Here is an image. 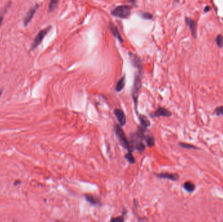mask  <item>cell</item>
<instances>
[{
    "label": "cell",
    "mask_w": 223,
    "mask_h": 222,
    "mask_svg": "<svg viewBox=\"0 0 223 222\" xmlns=\"http://www.w3.org/2000/svg\"><path fill=\"white\" fill-rule=\"evenodd\" d=\"M142 72L138 71L134 80V83L132 89V97L134 103L136 111L137 112V105L139 101V96L140 89L142 87Z\"/></svg>",
    "instance_id": "obj_1"
},
{
    "label": "cell",
    "mask_w": 223,
    "mask_h": 222,
    "mask_svg": "<svg viewBox=\"0 0 223 222\" xmlns=\"http://www.w3.org/2000/svg\"><path fill=\"white\" fill-rule=\"evenodd\" d=\"M131 13V7L126 5H119L111 11V15L114 16L126 19L129 17Z\"/></svg>",
    "instance_id": "obj_2"
},
{
    "label": "cell",
    "mask_w": 223,
    "mask_h": 222,
    "mask_svg": "<svg viewBox=\"0 0 223 222\" xmlns=\"http://www.w3.org/2000/svg\"><path fill=\"white\" fill-rule=\"evenodd\" d=\"M114 130H115V133L118 138V139H119V141L121 144V145L127 150L128 153H132V151H131V149H130V143L128 141L127 136H126L125 134L121 127L119 125H115Z\"/></svg>",
    "instance_id": "obj_3"
},
{
    "label": "cell",
    "mask_w": 223,
    "mask_h": 222,
    "mask_svg": "<svg viewBox=\"0 0 223 222\" xmlns=\"http://www.w3.org/2000/svg\"><path fill=\"white\" fill-rule=\"evenodd\" d=\"M129 143L131 151L136 150L139 152H143L146 149L145 145L143 143L142 140L135 133L131 134Z\"/></svg>",
    "instance_id": "obj_4"
},
{
    "label": "cell",
    "mask_w": 223,
    "mask_h": 222,
    "mask_svg": "<svg viewBox=\"0 0 223 222\" xmlns=\"http://www.w3.org/2000/svg\"><path fill=\"white\" fill-rule=\"evenodd\" d=\"M51 29H52V26L49 25L47 28H46L39 32V33L35 37L34 42H33L31 46V50H34V49H35L42 42L44 37L48 33Z\"/></svg>",
    "instance_id": "obj_5"
},
{
    "label": "cell",
    "mask_w": 223,
    "mask_h": 222,
    "mask_svg": "<svg viewBox=\"0 0 223 222\" xmlns=\"http://www.w3.org/2000/svg\"><path fill=\"white\" fill-rule=\"evenodd\" d=\"M129 55L131 64H132L133 66L138 69V71L142 72L143 65H142V61L141 60V58L136 54L132 53V52H129Z\"/></svg>",
    "instance_id": "obj_6"
},
{
    "label": "cell",
    "mask_w": 223,
    "mask_h": 222,
    "mask_svg": "<svg viewBox=\"0 0 223 222\" xmlns=\"http://www.w3.org/2000/svg\"><path fill=\"white\" fill-rule=\"evenodd\" d=\"M39 7V4H36L34 7H32L29 11L27 13V15H26L24 20V26H27L28 25V24L31 21L32 18H34L35 12L37 11V10L38 9Z\"/></svg>",
    "instance_id": "obj_7"
},
{
    "label": "cell",
    "mask_w": 223,
    "mask_h": 222,
    "mask_svg": "<svg viewBox=\"0 0 223 222\" xmlns=\"http://www.w3.org/2000/svg\"><path fill=\"white\" fill-rule=\"evenodd\" d=\"M114 114L116 115L121 127L125 126L126 125V122H127L126 115L121 109H115Z\"/></svg>",
    "instance_id": "obj_8"
},
{
    "label": "cell",
    "mask_w": 223,
    "mask_h": 222,
    "mask_svg": "<svg viewBox=\"0 0 223 222\" xmlns=\"http://www.w3.org/2000/svg\"><path fill=\"white\" fill-rule=\"evenodd\" d=\"M172 113L168 110L166 108L164 107H159L154 112L152 115L153 117H169L172 116Z\"/></svg>",
    "instance_id": "obj_9"
},
{
    "label": "cell",
    "mask_w": 223,
    "mask_h": 222,
    "mask_svg": "<svg viewBox=\"0 0 223 222\" xmlns=\"http://www.w3.org/2000/svg\"><path fill=\"white\" fill-rule=\"evenodd\" d=\"M185 23L188 25L191 31L192 36L194 38L196 37V23L193 19L190 17L185 18Z\"/></svg>",
    "instance_id": "obj_10"
},
{
    "label": "cell",
    "mask_w": 223,
    "mask_h": 222,
    "mask_svg": "<svg viewBox=\"0 0 223 222\" xmlns=\"http://www.w3.org/2000/svg\"><path fill=\"white\" fill-rule=\"evenodd\" d=\"M157 177L161 179H166L170 180L176 181L179 179V176L178 174L169 173H162L157 175Z\"/></svg>",
    "instance_id": "obj_11"
},
{
    "label": "cell",
    "mask_w": 223,
    "mask_h": 222,
    "mask_svg": "<svg viewBox=\"0 0 223 222\" xmlns=\"http://www.w3.org/2000/svg\"><path fill=\"white\" fill-rule=\"evenodd\" d=\"M110 29L111 33L116 38H117L121 43H123V40L122 38V37L121 36V35L120 33V31H119V30H118L117 28L113 23L110 22Z\"/></svg>",
    "instance_id": "obj_12"
},
{
    "label": "cell",
    "mask_w": 223,
    "mask_h": 222,
    "mask_svg": "<svg viewBox=\"0 0 223 222\" xmlns=\"http://www.w3.org/2000/svg\"><path fill=\"white\" fill-rule=\"evenodd\" d=\"M138 117H139V121L140 122V126L144 127V128H148L151 125V122L148 119V117L142 115V114H138Z\"/></svg>",
    "instance_id": "obj_13"
},
{
    "label": "cell",
    "mask_w": 223,
    "mask_h": 222,
    "mask_svg": "<svg viewBox=\"0 0 223 222\" xmlns=\"http://www.w3.org/2000/svg\"><path fill=\"white\" fill-rule=\"evenodd\" d=\"M85 198L86 199L87 201L89 202V203H91V205H99V199L97 198L96 197L93 196L92 195H88L86 194L85 195Z\"/></svg>",
    "instance_id": "obj_14"
},
{
    "label": "cell",
    "mask_w": 223,
    "mask_h": 222,
    "mask_svg": "<svg viewBox=\"0 0 223 222\" xmlns=\"http://www.w3.org/2000/svg\"><path fill=\"white\" fill-rule=\"evenodd\" d=\"M125 85V77L123 76L121 79L117 82L116 86V91L117 92H120V91L123 89Z\"/></svg>",
    "instance_id": "obj_15"
},
{
    "label": "cell",
    "mask_w": 223,
    "mask_h": 222,
    "mask_svg": "<svg viewBox=\"0 0 223 222\" xmlns=\"http://www.w3.org/2000/svg\"><path fill=\"white\" fill-rule=\"evenodd\" d=\"M183 188L188 192H193L195 190V185L191 181L185 182L183 184Z\"/></svg>",
    "instance_id": "obj_16"
},
{
    "label": "cell",
    "mask_w": 223,
    "mask_h": 222,
    "mask_svg": "<svg viewBox=\"0 0 223 222\" xmlns=\"http://www.w3.org/2000/svg\"><path fill=\"white\" fill-rule=\"evenodd\" d=\"M144 140L146 141V144L149 147H152L155 145V138L152 135H146Z\"/></svg>",
    "instance_id": "obj_17"
},
{
    "label": "cell",
    "mask_w": 223,
    "mask_h": 222,
    "mask_svg": "<svg viewBox=\"0 0 223 222\" xmlns=\"http://www.w3.org/2000/svg\"><path fill=\"white\" fill-rule=\"evenodd\" d=\"M58 3L59 1H56V0H52V1H51L48 5V12H51L52 11H54L56 9H57Z\"/></svg>",
    "instance_id": "obj_18"
},
{
    "label": "cell",
    "mask_w": 223,
    "mask_h": 222,
    "mask_svg": "<svg viewBox=\"0 0 223 222\" xmlns=\"http://www.w3.org/2000/svg\"><path fill=\"white\" fill-rule=\"evenodd\" d=\"M179 145L183 148L185 149H198V148L196 147V146L189 144V143H180Z\"/></svg>",
    "instance_id": "obj_19"
},
{
    "label": "cell",
    "mask_w": 223,
    "mask_h": 222,
    "mask_svg": "<svg viewBox=\"0 0 223 222\" xmlns=\"http://www.w3.org/2000/svg\"><path fill=\"white\" fill-rule=\"evenodd\" d=\"M141 16L145 20H152L153 19V15L149 12H143L141 13Z\"/></svg>",
    "instance_id": "obj_20"
},
{
    "label": "cell",
    "mask_w": 223,
    "mask_h": 222,
    "mask_svg": "<svg viewBox=\"0 0 223 222\" xmlns=\"http://www.w3.org/2000/svg\"><path fill=\"white\" fill-rule=\"evenodd\" d=\"M216 42H217V44L219 47H223V36L222 35H217V38H216Z\"/></svg>",
    "instance_id": "obj_21"
},
{
    "label": "cell",
    "mask_w": 223,
    "mask_h": 222,
    "mask_svg": "<svg viewBox=\"0 0 223 222\" xmlns=\"http://www.w3.org/2000/svg\"><path fill=\"white\" fill-rule=\"evenodd\" d=\"M125 158L130 163V164H134L135 163V160L132 154V153H128L125 155Z\"/></svg>",
    "instance_id": "obj_22"
},
{
    "label": "cell",
    "mask_w": 223,
    "mask_h": 222,
    "mask_svg": "<svg viewBox=\"0 0 223 222\" xmlns=\"http://www.w3.org/2000/svg\"><path fill=\"white\" fill-rule=\"evenodd\" d=\"M215 113L217 116L223 115V106H221L216 108L215 109Z\"/></svg>",
    "instance_id": "obj_23"
},
{
    "label": "cell",
    "mask_w": 223,
    "mask_h": 222,
    "mask_svg": "<svg viewBox=\"0 0 223 222\" xmlns=\"http://www.w3.org/2000/svg\"><path fill=\"white\" fill-rule=\"evenodd\" d=\"M110 222H124V217L121 216L117 218H112L111 219Z\"/></svg>",
    "instance_id": "obj_24"
},
{
    "label": "cell",
    "mask_w": 223,
    "mask_h": 222,
    "mask_svg": "<svg viewBox=\"0 0 223 222\" xmlns=\"http://www.w3.org/2000/svg\"><path fill=\"white\" fill-rule=\"evenodd\" d=\"M211 9V7H209V6H208V5H207V6H206V7H205V9H204V12H209V10H210Z\"/></svg>",
    "instance_id": "obj_25"
},
{
    "label": "cell",
    "mask_w": 223,
    "mask_h": 222,
    "mask_svg": "<svg viewBox=\"0 0 223 222\" xmlns=\"http://www.w3.org/2000/svg\"><path fill=\"white\" fill-rule=\"evenodd\" d=\"M20 180H16L15 182H14V185L15 186H18L19 184H20Z\"/></svg>",
    "instance_id": "obj_26"
},
{
    "label": "cell",
    "mask_w": 223,
    "mask_h": 222,
    "mask_svg": "<svg viewBox=\"0 0 223 222\" xmlns=\"http://www.w3.org/2000/svg\"><path fill=\"white\" fill-rule=\"evenodd\" d=\"M3 20V16L0 17V26H1V25H2V24Z\"/></svg>",
    "instance_id": "obj_27"
},
{
    "label": "cell",
    "mask_w": 223,
    "mask_h": 222,
    "mask_svg": "<svg viewBox=\"0 0 223 222\" xmlns=\"http://www.w3.org/2000/svg\"><path fill=\"white\" fill-rule=\"evenodd\" d=\"M2 89H0V96H2Z\"/></svg>",
    "instance_id": "obj_28"
},
{
    "label": "cell",
    "mask_w": 223,
    "mask_h": 222,
    "mask_svg": "<svg viewBox=\"0 0 223 222\" xmlns=\"http://www.w3.org/2000/svg\"><path fill=\"white\" fill-rule=\"evenodd\" d=\"M13 222H16V221H13Z\"/></svg>",
    "instance_id": "obj_29"
}]
</instances>
